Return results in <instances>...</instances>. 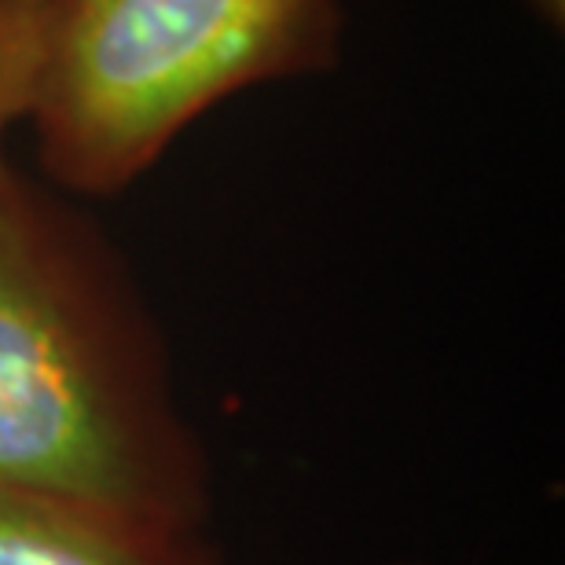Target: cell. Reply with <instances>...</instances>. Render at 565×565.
<instances>
[{
	"label": "cell",
	"mask_w": 565,
	"mask_h": 565,
	"mask_svg": "<svg viewBox=\"0 0 565 565\" xmlns=\"http://www.w3.org/2000/svg\"><path fill=\"white\" fill-rule=\"evenodd\" d=\"M0 492L206 525L210 459L107 232L0 151Z\"/></svg>",
	"instance_id": "1"
},
{
	"label": "cell",
	"mask_w": 565,
	"mask_h": 565,
	"mask_svg": "<svg viewBox=\"0 0 565 565\" xmlns=\"http://www.w3.org/2000/svg\"><path fill=\"white\" fill-rule=\"evenodd\" d=\"M345 0H49L26 121L41 180L129 191L224 99L338 66Z\"/></svg>",
	"instance_id": "2"
},
{
	"label": "cell",
	"mask_w": 565,
	"mask_h": 565,
	"mask_svg": "<svg viewBox=\"0 0 565 565\" xmlns=\"http://www.w3.org/2000/svg\"><path fill=\"white\" fill-rule=\"evenodd\" d=\"M0 565H224L195 525L0 492Z\"/></svg>",
	"instance_id": "3"
},
{
	"label": "cell",
	"mask_w": 565,
	"mask_h": 565,
	"mask_svg": "<svg viewBox=\"0 0 565 565\" xmlns=\"http://www.w3.org/2000/svg\"><path fill=\"white\" fill-rule=\"evenodd\" d=\"M49 0H0V151L4 137L26 121L41 60V30Z\"/></svg>",
	"instance_id": "4"
},
{
	"label": "cell",
	"mask_w": 565,
	"mask_h": 565,
	"mask_svg": "<svg viewBox=\"0 0 565 565\" xmlns=\"http://www.w3.org/2000/svg\"><path fill=\"white\" fill-rule=\"evenodd\" d=\"M529 4H533V8L540 11V15L547 19V22L555 19V26L562 22V0H529Z\"/></svg>",
	"instance_id": "5"
}]
</instances>
